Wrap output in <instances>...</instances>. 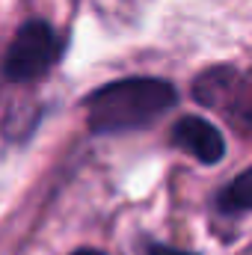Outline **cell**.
I'll return each mask as SVG.
<instances>
[{
  "label": "cell",
  "instance_id": "5",
  "mask_svg": "<svg viewBox=\"0 0 252 255\" xmlns=\"http://www.w3.org/2000/svg\"><path fill=\"white\" fill-rule=\"evenodd\" d=\"M217 208L226 217H244L252 208V172L244 169L229 187H223L217 196Z\"/></svg>",
  "mask_w": 252,
  "mask_h": 255
},
{
  "label": "cell",
  "instance_id": "1",
  "mask_svg": "<svg viewBox=\"0 0 252 255\" xmlns=\"http://www.w3.org/2000/svg\"><path fill=\"white\" fill-rule=\"evenodd\" d=\"M178 101V89L163 77H122L86 95V125L92 133H125L157 122Z\"/></svg>",
  "mask_w": 252,
  "mask_h": 255
},
{
  "label": "cell",
  "instance_id": "6",
  "mask_svg": "<svg viewBox=\"0 0 252 255\" xmlns=\"http://www.w3.org/2000/svg\"><path fill=\"white\" fill-rule=\"evenodd\" d=\"M145 255H196V253H184V250H175V247H166V244H148Z\"/></svg>",
  "mask_w": 252,
  "mask_h": 255
},
{
  "label": "cell",
  "instance_id": "2",
  "mask_svg": "<svg viewBox=\"0 0 252 255\" xmlns=\"http://www.w3.org/2000/svg\"><path fill=\"white\" fill-rule=\"evenodd\" d=\"M63 54V42L57 30L48 21H27L18 27L15 39L9 42L6 60H3V74L9 80L27 83L42 74H48Z\"/></svg>",
  "mask_w": 252,
  "mask_h": 255
},
{
  "label": "cell",
  "instance_id": "3",
  "mask_svg": "<svg viewBox=\"0 0 252 255\" xmlns=\"http://www.w3.org/2000/svg\"><path fill=\"white\" fill-rule=\"evenodd\" d=\"M193 98L211 110H220L223 116H232L241 130H247L250 125V83L232 65L202 71L193 83Z\"/></svg>",
  "mask_w": 252,
  "mask_h": 255
},
{
  "label": "cell",
  "instance_id": "7",
  "mask_svg": "<svg viewBox=\"0 0 252 255\" xmlns=\"http://www.w3.org/2000/svg\"><path fill=\"white\" fill-rule=\"evenodd\" d=\"M71 255H104V253H98V250H77V253H71Z\"/></svg>",
  "mask_w": 252,
  "mask_h": 255
},
{
  "label": "cell",
  "instance_id": "4",
  "mask_svg": "<svg viewBox=\"0 0 252 255\" xmlns=\"http://www.w3.org/2000/svg\"><path fill=\"white\" fill-rule=\"evenodd\" d=\"M172 145L193 154L199 163H220L226 157V139L220 133V128H214L211 122L199 119V116H181L175 125H172V133H169Z\"/></svg>",
  "mask_w": 252,
  "mask_h": 255
}]
</instances>
